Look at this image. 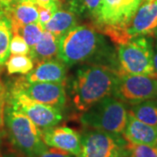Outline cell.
<instances>
[{"mask_svg": "<svg viewBox=\"0 0 157 157\" xmlns=\"http://www.w3.org/2000/svg\"><path fill=\"white\" fill-rule=\"evenodd\" d=\"M118 78V70L109 66L91 64L79 67L71 86L74 107L85 112L103 98L113 95Z\"/></svg>", "mask_w": 157, "mask_h": 157, "instance_id": "obj_1", "label": "cell"}, {"mask_svg": "<svg viewBox=\"0 0 157 157\" xmlns=\"http://www.w3.org/2000/svg\"><path fill=\"white\" fill-rule=\"evenodd\" d=\"M107 47L104 37L93 25H76L59 38L57 58L72 67L87 61Z\"/></svg>", "mask_w": 157, "mask_h": 157, "instance_id": "obj_2", "label": "cell"}, {"mask_svg": "<svg viewBox=\"0 0 157 157\" xmlns=\"http://www.w3.org/2000/svg\"><path fill=\"white\" fill-rule=\"evenodd\" d=\"M5 125L11 143L25 157H36L48 147L42 140L41 129L8 103L5 110Z\"/></svg>", "mask_w": 157, "mask_h": 157, "instance_id": "obj_3", "label": "cell"}, {"mask_svg": "<svg viewBox=\"0 0 157 157\" xmlns=\"http://www.w3.org/2000/svg\"><path fill=\"white\" fill-rule=\"evenodd\" d=\"M128 112L123 101L109 95L82 112L79 121L90 129L122 135L127 124Z\"/></svg>", "mask_w": 157, "mask_h": 157, "instance_id": "obj_4", "label": "cell"}, {"mask_svg": "<svg viewBox=\"0 0 157 157\" xmlns=\"http://www.w3.org/2000/svg\"><path fill=\"white\" fill-rule=\"evenodd\" d=\"M154 53L149 37L130 38L118 45V72L122 74L147 75L157 78L154 67Z\"/></svg>", "mask_w": 157, "mask_h": 157, "instance_id": "obj_5", "label": "cell"}, {"mask_svg": "<svg viewBox=\"0 0 157 157\" xmlns=\"http://www.w3.org/2000/svg\"><path fill=\"white\" fill-rule=\"evenodd\" d=\"M127 142L122 135L90 129L81 135L78 157H126Z\"/></svg>", "mask_w": 157, "mask_h": 157, "instance_id": "obj_6", "label": "cell"}, {"mask_svg": "<svg viewBox=\"0 0 157 157\" xmlns=\"http://www.w3.org/2000/svg\"><path fill=\"white\" fill-rule=\"evenodd\" d=\"M113 95L129 105L157 98V78L137 74H122L119 78Z\"/></svg>", "mask_w": 157, "mask_h": 157, "instance_id": "obj_7", "label": "cell"}, {"mask_svg": "<svg viewBox=\"0 0 157 157\" xmlns=\"http://www.w3.org/2000/svg\"><path fill=\"white\" fill-rule=\"evenodd\" d=\"M64 86L65 83H30L25 77H19L14 80L10 87H8V91L20 93L36 102L62 109L67 101Z\"/></svg>", "mask_w": 157, "mask_h": 157, "instance_id": "obj_8", "label": "cell"}, {"mask_svg": "<svg viewBox=\"0 0 157 157\" xmlns=\"http://www.w3.org/2000/svg\"><path fill=\"white\" fill-rule=\"evenodd\" d=\"M7 103L24 113L41 130L57 126L63 120L61 108L36 102L20 93L8 91Z\"/></svg>", "mask_w": 157, "mask_h": 157, "instance_id": "obj_9", "label": "cell"}, {"mask_svg": "<svg viewBox=\"0 0 157 157\" xmlns=\"http://www.w3.org/2000/svg\"><path fill=\"white\" fill-rule=\"evenodd\" d=\"M157 33V0H142L125 28L128 39L152 36Z\"/></svg>", "mask_w": 157, "mask_h": 157, "instance_id": "obj_10", "label": "cell"}, {"mask_svg": "<svg viewBox=\"0 0 157 157\" xmlns=\"http://www.w3.org/2000/svg\"><path fill=\"white\" fill-rule=\"evenodd\" d=\"M42 140L46 146L56 147L78 157L81 150V135L68 127H51L41 130Z\"/></svg>", "mask_w": 157, "mask_h": 157, "instance_id": "obj_11", "label": "cell"}, {"mask_svg": "<svg viewBox=\"0 0 157 157\" xmlns=\"http://www.w3.org/2000/svg\"><path fill=\"white\" fill-rule=\"evenodd\" d=\"M122 136L128 142L157 146V127L140 121L129 112Z\"/></svg>", "mask_w": 157, "mask_h": 157, "instance_id": "obj_12", "label": "cell"}, {"mask_svg": "<svg viewBox=\"0 0 157 157\" xmlns=\"http://www.w3.org/2000/svg\"><path fill=\"white\" fill-rule=\"evenodd\" d=\"M66 65L58 59H49L37 64L36 67L26 74L25 79L30 82L64 83L66 80Z\"/></svg>", "mask_w": 157, "mask_h": 157, "instance_id": "obj_13", "label": "cell"}, {"mask_svg": "<svg viewBox=\"0 0 157 157\" xmlns=\"http://www.w3.org/2000/svg\"><path fill=\"white\" fill-rule=\"evenodd\" d=\"M11 20L12 32L23 25L39 22L38 7L33 1H24L0 8Z\"/></svg>", "mask_w": 157, "mask_h": 157, "instance_id": "obj_14", "label": "cell"}, {"mask_svg": "<svg viewBox=\"0 0 157 157\" xmlns=\"http://www.w3.org/2000/svg\"><path fill=\"white\" fill-rule=\"evenodd\" d=\"M59 38L48 31H44L43 35L39 41L30 48V58L34 63L38 64L39 62L52 59L57 57L59 50Z\"/></svg>", "mask_w": 157, "mask_h": 157, "instance_id": "obj_15", "label": "cell"}, {"mask_svg": "<svg viewBox=\"0 0 157 157\" xmlns=\"http://www.w3.org/2000/svg\"><path fill=\"white\" fill-rule=\"evenodd\" d=\"M76 16L77 15L73 11L58 8V10L53 13L50 21L44 26V31L51 32L60 38L68 31L76 26Z\"/></svg>", "mask_w": 157, "mask_h": 157, "instance_id": "obj_16", "label": "cell"}, {"mask_svg": "<svg viewBox=\"0 0 157 157\" xmlns=\"http://www.w3.org/2000/svg\"><path fill=\"white\" fill-rule=\"evenodd\" d=\"M11 20L6 13L0 10V68L6 64L10 57V44L12 38Z\"/></svg>", "mask_w": 157, "mask_h": 157, "instance_id": "obj_17", "label": "cell"}, {"mask_svg": "<svg viewBox=\"0 0 157 157\" xmlns=\"http://www.w3.org/2000/svg\"><path fill=\"white\" fill-rule=\"evenodd\" d=\"M128 112L140 121L157 127V101L149 100L132 105Z\"/></svg>", "mask_w": 157, "mask_h": 157, "instance_id": "obj_18", "label": "cell"}, {"mask_svg": "<svg viewBox=\"0 0 157 157\" xmlns=\"http://www.w3.org/2000/svg\"><path fill=\"white\" fill-rule=\"evenodd\" d=\"M102 0H68L69 11L76 15L89 17L94 22L101 10Z\"/></svg>", "mask_w": 157, "mask_h": 157, "instance_id": "obj_19", "label": "cell"}, {"mask_svg": "<svg viewBox=\"0 0 157 157\" xmlns=\"http://www.w3.org/2000/svg\"><path fill=\"white\" fill-rule=\"evenodd\" d=\"M6 67L8 74H27L33 69L34 62L29 55H11Z\"/></svg>", "mask_w": 157, "mask_h": 157, "instance_id": "obj_20", "label": "cell"}, {"mask_svg": "<svg viewBox=\"0 0 157 157\" xmlns=\"http://www.w3.org/2000/svg\"><path fill=\"white\" fill-rule=\"evenodd\" d=\"M12 33L20 34L27 43V45L30 46V48H32L41 39L44 33V29L39 22H36L23 25Z\"/></svg>", "mask_w": 157, "mask_h": 157, "instance_id": "obj_21", "label": "cell"}, {"mask_svg": "<svg viewBox=\"0 0 157 157\" xmlns=\"http://www.w3.org/2000/svg\"><path fill=\"white\" fill-rule=\"evenodd\" d=\"M126 157H157V146L127 142Z\"/></svg>", "mask_w": 157, "mask_h": 157, "instance_id": "obj_22", "label": "cell"}, {"mask_svg": "<svg viewBox=\"0 0 157 157\" xmlns=\"http://www.w3.org/2000/svg\"><path fill=\"white\" fill-rule=\"evenodd\" d=\"M11 55H29L30 46L20 34L13 33L10 44Z\"/></svg>", "mask_w": 157, "mask_h": 157, "instance_id": "obj_23", "label": "cell"}, {"mask_svg": "<svg viewBox=\"0 0 157 157\" xmlns=\"http://www.w3.org/2000/svg\"><path fill=\"white\" fill-rule=\"evenodd\" d=\"M37 7L39 11V23L44 29V26L50 21L53 13L58 10L59 7H43L39 6H37Z\"/></svg>", "mask_w": 157, "mask_h": 157, "instance_id": "obj_24", "label": "cell"}, {"mask_svg": "<svg viewBox=\"0 0 157 157\" xmlns=\"http://www.w3.org/2000/svg\"><path fill=\"white\" fill-rule=\"evenodd\" d=\"M36 157H77L67 151L59 149L56 147H47L45 150L41 152Z\"/></svg>", "mask_w": 157, "mask_h": 157, "instance_id": "obj_25", "label": "cell"}, {"mask_svg": "<svg viewBox=\"0 0 157 157\" xmlns=\"http://www.w3.org/2000/svg\"><path fill=\"white\" fill-rule=\"evenodd\" d=\"M8 99V94H0V128L2 129L5 126V110Z\"/></svg>", "mask_w": 157, "mask_h": 157, "instance_id": "obj_26", "label": "cell"}, {"mask_svg": "<svg viewBox=\"0 0 157 157\" xmlns=\"http://www.w3.org/2000/svg\"><path fill=\"white\" fill-rule=\"evenodd\" d=\"M36 6L43 7H59V0H32Z\"/></svg>", "mask_w": 157, "mask_h": 157, "instance_id": "obj_27", "label": "cell"}, {"mask_svg": "<svg viewBox=\"0 0 157 157\" xmlns=\"http://www.w3.org/2000/svg\"><path fill=\"white\" fill-rule=\"evenodd\" d=\"M24 1H32V0H0V8L4 6L11 5V4H15V3H19V2H24Z\"/></svg>", "mask_w": 157, "mask_h": 157, "instance_id": "obj_28", "label": "cell"}, {"mask_svg": "<svg viewBox=\"0 0 157 157\" xmlns=\"http://www.w3.org/2000/svg\"><path fill=\"white\" fill-rule=\"evenodd\" d=\"M0 69V73H1ZM8 94V86L5 84V82L2 80V78H0V94Z\"/></svg>", "mask_w": 157, "mask_h": 157, "instance_id": "obj_29", "label": "cell"}, {"mask_svg": "<svg viewBox=\"0 0 157 157\" xmlns=\"http://www.w3.org/2000/svg\"><path fill=\"white\" fill-rule=\"evenodd\" d=\"M129 3L131 4V5H133L134 6H135V7H139L140 5V3H141V1L142 0H128Z\"/></svg>", "mask_w": 157, "mask_h": 157, "instance_id": "obj_30", "label": "cell"}, {"mask_svg": "<svg viewBox=\"0 0 157 157\" xmlns=\"http://www.w3.org/2000/svg\"><path fill=\"white\" fill-rule=\"evenodd\" d=\"M154 67H155V69L157 73V50L154 53Z\"/></svg>", "mask_w": 157, "mask_h": 157, "instance_id": "obj_31", "label": "cell"}, {"mask_svg": "<svg viewBox=\"0 0 157 157\" xmlns=\"http://www.w3.org/2000/svg\"><path fill=\"white\" fill-rule=\"evenodd\" d=\"M0 157H18L14 155H0Z\"/></svg>", "mask_w": 157, "mask_h": 157, "instance_id": "obj_32", "label": "cell"}, {"mask_svg": "<svg viewBox=\"0 0 157 157\" xmlns=\"http://www.w3.org/2000/svg\"><path fill=\"white\" fill-rule=\"evenodd\" d=\"M1 143H2V131L0 128V147H1ZM0 155H1V154H0Z\"/></svg>", "mask_w": 157, "mask_h": 157, "instance_id": "obj_33", "label": "cell"}, {"mask_svg": "<svg viewBox=\"0 0 157 157\" xmlns=\"http://www.w3.org/2000/svg\"><path fill=\"white\" fill-rule=\"evenodd\" d=\"M155 35H156V44H157V33H155Z\"/></svg>", "mask_w": 157, "mask_h": 157, "instance_id": "obj_34", "label": "cell"}, {"mask_svg": "<svg viewBox=\"0 0 157 157\" xmlns=\"http://www.w3.org/2000/svg\"><path fill=\"white\" fill-rule=\"evenodd\" d=\"M0 69H2V68H0Z\"/></svg>", "mask_w": 157, "mask_h": 157, "instance_id": "obj_35", "label": "cell"}]
</instances>
